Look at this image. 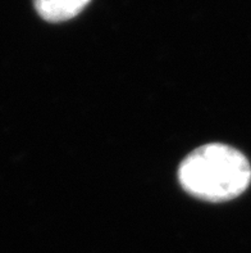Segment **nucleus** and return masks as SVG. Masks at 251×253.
Returning a JSON list of instances; mask_svg holds the SVG:
<instances>
[{
    "label": "nucleus",
    "instance_id": "f257e3e1",
    "mask_svg": "<svg viewBox=\"0 0 251 253\" xmlns=\"http://www.w3.org/2000/svg\"><path fill=\"white\" fill-rule=\"evenodd\" d=\"M178 179L191 196L209 202H224L248 189L251 166L235 148L212 143L196 148L182 161Z\"/></svg>",
    "mask_w": 251,
    "mask_h": 253
},
{
    "label": "nucleus",
    "instance_id": "f03ea898",
    "mask_svg": "<svg viewBox=\"0 0 251 253\" xmlns=\"http://www.w3.org/2000/svg\"><path fill=\"white\" fill-rule=\"evenodd\" d=\"M37 13L49 22H64L80 14L90 0H34Z\"/></svg>",
    "mask_w": 251,
    "mask_h": 253
}]
</instances>
